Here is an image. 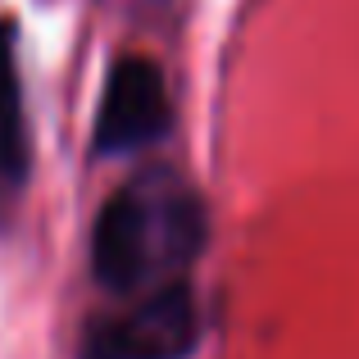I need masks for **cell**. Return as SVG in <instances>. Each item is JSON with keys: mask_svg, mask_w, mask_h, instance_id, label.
I'll return each instance as SVG.
<instances>
[{"mask_svg": "<svg viewBox=\"0 0 359 359\" xmlns=\"http://www.w3.org/2000/svg\"><path fill=\"white\" fill-rule=\"evenodd\" d=\"M168 82L155 60L146 55H123L114 60L105 78V96H100L96 114V150L100 155H128L168 132Z\"/></svg>", "mask_w": 359, "mask_h": 359, "instance_id": "cell-3", "label": "cell"}, {"mask_svg": "<svg viewBox=\"0 0 359 359\" xmlns=\"http://www.w3.org/2000/svg\"><path fill=\"white\" fill-rule=\"evenodd\" d=\"M205 245V205L168 168L137 173L100 205L91 269L114 296H146L182 282Z\"/></svg>", "mask_w": 359, "mask_h": 359, "instance_id": "cell-1", "label": "cell"}, {"mask_svg": "<svg viewBox=\"0 0 359 359\" xmlns=\"http://www.w3.org/2000/svg\"><path fill=\"white\" fill-rule=\"evenodd\" d=\"M27 177V114H23V78H18L14 23H0V205Z\"/></svg>", "mask_w": 359, "mask_h": 359, "instance_id": "cell-4", "label": "cell"}, {"mask_svg": "<svg viewBox=\"0 0 359 359\" xmlns=\"http://www.w3.org/2000/svg\"><path fill=\"white\" fill-rule=\"evenodd\" d=\"M201 346V309L187 282L132 300L114 318H96L78 346V359H187Z\"/></svg>", "mask_w": 359, "mask_h": 359, "instance_id": "cell-2", "label": "cell"}]
</instances>
